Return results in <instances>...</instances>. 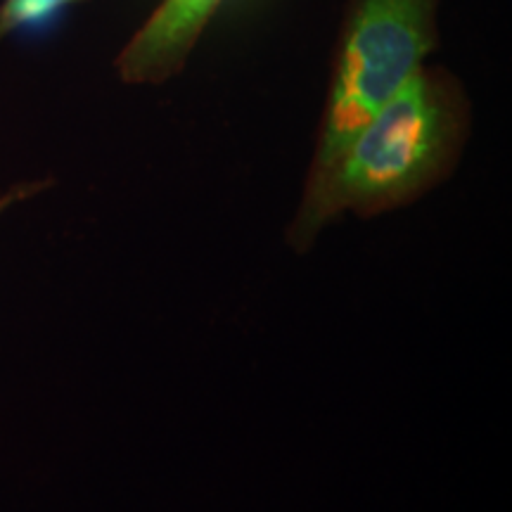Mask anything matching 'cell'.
<instances>
[{
  "label": "cell",
  "instance_id": "obj_2",
  "mask_svg": "<svg viewBox=\"0 0 512 512\" xmlns=\"http://www.w3.org/2000/svg\"><path fill=\"white\" fill-rule=\"evenodd\" d=\"M437 10L439 0H349L306 188L425 67L439 43Z\"/></svg>",
  "mask_w": 512,
  "mask_h": 512
},
{
  "label": "cell",
  "instance_id": "obj_5",
  "mask_svg": "<svg viewBox=\"0 0 512 512\" xmlns=\"http://www.w3.org/2000/svg\"><path fill=\"white\" fill-rule=\"evenodd\" d=\"M41 188H43V183H36V185H24V188H17V190L8 192V195H5V197H0V214H3V211L8 209V207H12V204H15V202L24 200V197H27L29 192L41 190Z\"/></svg>",
  "mask_w": 512,
  "mask_h": 512
},
{
  "label": "cell",
  "instance_id": "obj_4",
  "mask_svg": "<svg viewBox=\"0 0 512 512\" xmlns=\"http://www.w3.org/2000/svg\"><path fill=\"white\" fill-rule=\"evenodd\" d=\"M76 0H3L0 3V43L19 29L38 27Z\"/></svg>",
  "mask_w": 512,
  "mask_h": 512
},
{
  "label": "cell",
  "instance_id": "obj_3",
  "mask_svg": "<svg viewBox=\"0 0 512 512\" xmlns=\"http://www.w3.org/2000/svg\"><path fill=\"white\" fill-rule=\"evenodd\" d=\"M223 3L226 0H159L119 53V79L131 86H159L181 74Z\"/></svg>",
  "mask_w": 512,
  "mask_h": 512
},
{
  "label": "cell",
  "instance_id": "obj_1",
  "mask_svg": "<svg viewBox=\"0 0 512 512\" xmlns=\"http://www.w3.org/2000/svg\"><path fill=\"white\" fill-rule=\"evenodd\" d=\"M470 131V102L446 69L422 67L316 185L304 188L287 240L306 252L320 230L354 211L377 216L411 204L456 169Z\"/></svg>",
  "mask_w": 512,
  "mask_h": 512
}]
</instances>
